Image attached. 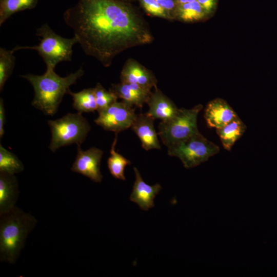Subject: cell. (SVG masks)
Wrapping results in <instances>:
<instances>
[{
    "mask_svg": "<svg viewBox=\"0 0 277 277\" xmlns=\"http://www.w3.org/2000/svg\"><path fill=\"white\" fill-rule=\"evenodd\" d=\"M83 51L105 67L122 52L154 37L140 11L120 0H78L63 14Z\"/></svg>",
    "mask_w": 277,
    "mask_h": 277,
    "instance_id": "obj_1",
    "label": "cell"
},
{
    "mask_svg": "<svg viewBox=\"0 0 277 277\" xmlns=\"http://www.w3.org/2000/svg\"><path fill=\"white\" fill-rule=\"evenodd\" d=\"M84 74L82 67L65 77L57 75L53 69H46L41 75L27 74L21 76L32 86L34 96L32 105L45 114L53 115L65 94Z\"/></svg>",
    "mask_w": 277,
    "mask_h": 277,
    "instance_id": "obj_2",
    "label": "cell"
},
{
    "mask_svg": "<svg viewBox=\"0 0 277 277\" xmlns=\"http://www.w3.org/2000/svg\"><path fill=\"white\" fill-rule=\"evenodd\" d=\"M37 221L30 213L15 206L0 214V261L15 264L29 233Z\"/></svg>",
    "mask_w": 277,
    "mask_h": 277,
    "instance_id": "obj_3",
    "label": "cell"
},
{
    "mask_svg": "<svg viewBox=\"0 0 277 277\" xmlns=\"http://www.w3.org/2000/svg\"><path fill=\"white\" fill-rule=\"evenodd\" d=\"M40 43L34 46H16L13 51L30 49L36 51L46 65V69H55L57 64L72 60L73 47L78 43L75 37L67 38L57 34L47 24L36 30Z\"/></svg>",
    "mask_w": 277,
    "mask_h": 277,
    "instance_id": "obj_4",
    "label": "cell"
},
{
    "mask_svg": "<svg viewBox=\"0 0 277 277\" xmlns=\"http://www.w3.org/2000/svg\"><path fill=\"white\" fill-rule=\"evenodd\" d=\"M51 137L49 148L52 152L73 144L80 145L85 140L91 127L82 113H67L63 117L49 120Z\"/></svg>",
    "mask_w": 277,
    "mask_h": 277,
    "instance_id": "obj_5",
    "label": "cell"
},
{
    "mask_svg": "<svg viewBox=\"0 0 277 277\" xmlns=\"http://www.w3.org/2000/svg\"><path fill=\"white\" fill-rule=\"evenodd\" d=\"M202 108L201 104L191 109L179 108L172 118L161 121L157 133L163 143L168 147L199 132L197 117Z\"/></svg>",
    "mask_w": 277,
    "mask_h": 277,
    "instance_id": "obj_6",
    "label": "cell"
},
{
    "mask_svg": "<svg viewBox=\"0 0 277 277\" xmlns=\"http://www.w3.org/2000/svg\"><path fill=\"white\" fill-rule=\"evenodd\" d=\"M170 156L178 157L185 168L195 167L220 151V148L200 132L167 147Z\"/></svg>",
    "mask_w": 277,
    "mask_h": 277,
    "instance_id": "obj_7",
    "label": "cell"
},
{
    "mask_svg": "<svg viewBox=\"0 0 277 277\" xmlns=\"http://www.w3.org/2000/svg\"><path fill=\"white\" fill-rule=\"evenodd\" d=\"M136 115L132 106L123 101H117L98 112L94 122L105 130L118 133L131 128Z\"/></svg>",
    "mask_w": 277,
    "mask_h": 277,
    "instance_id": "obj_8",
    "label": "cell"
},
{
    "mask_svg": "<svg viewBox=\"0 0 277 277\" xmlns=\"http://www.w3.org/2000/svg\"><path fill=\"white\" fill-rule=\"evenodd\" d=\"M77 151L71 171L82 174L94 182H101L103 175L100 170V166L103 151L95 147L84 151L81 149L80 145H77Z\"/></svg>",
    "mask_w": 277,
    "mask_h": 277,
    "instance_id": "obj_9",
    "label": "cell"
},
{
    "mask_svg": "<svg viewBox=\"0 0 277 277\" xmlns=\"http://www.w3.org/2000/svg\"><path fill=\"white\" fill-rule=\"evenodd\" d=\"M121 82L138 84L151 90L157 87L153 73L134 58H128L121 72Z\"/></svg>",
    "mask_w": 277,
    "mask_h": 277,
    "instance_id": "obj_10",
    "label": "cell"
},
{
    "mask_svg": "<svg viewBox=\"0 0 277 277\" xmlns=\"http://www.w3.org/2000/svg\"><path fill=\"white\" fill-rule=\"evenodd\" d=\"M238 116L227 102L220 98L210 101L205 108L204 113L207 126L216 129L224 127Z\"/></svg>",
    "mask_w": 277,
    "mask_h": 277,
    "instance_id": "obj_11",
    "label": "cell"
},
{
    "mask_svg": "<svg viewBox=\"0 0 277 277\" xmlns=\"http://www.w3.org/2000/svg\"><path fill=\"white\" fill-rule=\"evenodd\" d=\"M135 180L130 195L131 202L137 204L142 210L147 211L154 206V199L162 189L160 184L150 185L146 183L136 167L133 168Z\"/></svg>",
    "mask_w": 277,
    "mask_h": 277,
    "instance_id": "obj_12",
    "label": "cell"
},
{
    "mask_svg": "<svg viewBox=\"0 0 277 277\" xmlns=\"http://www.w3.org/2000/svg\"><path fill=\"white\" fill-rule=\"evenodd\" d=\"M154 121L146 113H140L136 115L131 127L140 140L142 147L147 151L153 149H161V148L158 133L154 126Z\"/></svg>",
    "mask_w": 277,
    "mask_h": 277,
    "instance_id": "obj_13",
    "label": "cell"
},
{
    "mask_svg": "<svg viewBox=\"0 0 277 277\" xmlns=\"http://www.w3.org/2000/svg\"><path fill=\"white\" fill-rule=\"evenodd\" d=\"M149 109L148 116L154 119L165 121L174 116L179 108L157 87L152 91L146 102Z\"/></svg>",
    "mask_w": 277,
    "mask_h": 277,
    "instance_id": "obj_14",
    "label": "cell"
},
{
    "mask_svg": "<svg viewBox=\"0 0 277 277\" xmlns=\"http://www.w3.org/2000/svg\"><path fill=\"white\" fill-rule=\"evenodd\" d=\"M109 90L128 105L140 108L146 103L152 92L138 84L122 82L112 84Z\"/></svg>",
    "mask_w": 277,
    "mask_h": 277,
    "instance_id": "obj_15",
    "label": "cell"
},
{
    "mask_svg": "<svg viewBox=\"0 0 277 277\" xmlns=\"http://www.w3.org/2000/svg\"><path fill=\"white\" fill-rule=\"evenodd\" d=\"M18 196V184L14 174L0 171V214L14 207Z\"/></svg>",
    "mask_w": 277,
    "mask_h": 277,
    "instance_id": "obj_16",
    "label": "cell"
},
{
    "mask_svg": "<svg viewBox=\"0 0 277 277\" xmlns=\"http://www.w3.org/2000/svg\"><path fill=\"white\" fill-rule=\"evenodd\" d=\"M246 130V126L238 116L224 127L216 129V132L224 148L230 151Z\"/></svg>",
    "mask_w": 277,
    "mask_h": 277,
    "instance_id": "obj_17",
    "label": "cell"
},
{
    "mask_svg": "<svg viewBox=\"0 0 277 277\" xmlns=\"http://www.w3.org/2000/svg\"><path fill=\"white\" fill-rule=\"evenodd\" d=\"M67 93L72 97L73 106L78 112H92L97 111L93 88L84 89L78 92H71L70 89Z\"/></svg>",
    "mask_w": 277,
    "mask_h": 277,
    "instance_id": "obj_18",
    "label": "cell"
},
{
    "mask_svg": "<svg viewBox=\"0 0 277 277\" xmlns=\"http://www.w3.org/2000/svg\"><path fill=\"white\" fill-rule=\"evenodd\" d=\"M38 0H0V26L14 13L34 8Z\"/></svg>",
    "mask_w": 277,
    "mask_h": 277,
    "instance_id": "obj_19",
    "label": "cell"
},
{
    "mask_svg": "<svg viewBox=\"0 0 277 277\" xmlns=\"http://www.w3.org/2000/svg\"><path fill=\"white\" fill-rule=\"evenodd\" d=\"M207 16L197 1L192 3L178 4L175 20L186 23L201 21Z\"/></svg>",
    "mask_w": 277,
    "mask_h": 277,
    "instance_id": "obj_20",
    "label": "cell"
},
{
    "mask_svg": "<svg viewBox=\"0 0 277 277\" xmlns=\"http://www.w3.org/2000/svg\"><path fill=\"white\" fill-rule=\"evenodd\" d=\"M117 133L112 142L110 150V156L107 160V166L111 174L115 178L123 181L126 180L124 170L126 166L130 165L131 162L115 150L117 140Z\"/></svg>",
    "mask_w": 277,
    "mask_h": 277,
    "instance_id": "obj_21",
    "label": "cell"
},
{
    "mask_svg": "<svg viewBox=\"0 0 277 277\" xmlns=\"http://www.w3.org/2000/svg\"><path fill=\"white\" fill-rule=\"evenodd\" d=\"M24 167L20 160L12 152L0 145V171L15 174L22 172Z\"/></svg>",
    "mask_w": 277,
    "mask_h": 277,
    "instance_id": "obj_22",
    "label": "cell"
},
{
    "mask_svg": "<svg viewBox=\"0 0 277 277\" xmlns=\"http://www.w3.org/2000/svg\"><path fill=\"white\" fill-rule=\"evenodd\" d=\"M13 50L0 48V90L11 76L14 68L15 57Z\"/></svg>",
    "mask_w": 277,
    "mask_h": 277,
    "instance_id": "obj_23",
    "label": "cell"
},
{
    "mask_svg": "<svg viewBox=\"0 0 277 277\" xmlns=\"http://www.w3.org/2000/svg\"><path fill=\"white\" fill-rule=\"evenodd\" d=\"M98 112L103 110L117 101L118 97L111 91L107 90L99 83L93 88Z\"/></svg>",
    "mask_w": 277,
    "mask_h": 277,
    "instance_id": "obj_24",
    "label": "cell"
},
{
    "mask_svg": "<svg viewBox=\"0 0 277 277\" xmlns=\"http://www.w3.org/2000/svg\"><path fill=\"white\" fill-rule=\"evenodd\" d=\"M141 7L148 15L171 21L165 10L156 0H138Z\"/></svg>",
    "mask_w": 277,
    "mask_h": 277,
    "instance_id": "obj_25",
    "label": "cell"
},
{
    "mask_svg": "<svg viewBox=\"0 0 277 277\" xmlns=\"http://www.w3.org/2000/svg\"><path fill=\"white\" fill-rule=\"evenodd\" d=\"M167 12L171 21L175 20V13L178 5L176 0H156Z\"/></svg>",
    "mask_w": 277,
    "mask_h": 277,
    "instance_id": "obj_26",
    "label": "cell"
},
{
    "mask_svg": "<svg viewBox=\"0 0 277 277\" xmlns=\"http://www.w3.org/2000/svg\"><path fill=\"white\" fill-rule=\"evenodd\" d=\"M207 15L211 13L215 9L217 0H196Z\"/></svg>",
    "mask_w": 277,
    "mask_h": 277,
    "instance_id": "obj_27",
    "label": "cell"
},
{
    "mask_svg": "<svg viewBox=\"0 0 277 277\" xmlns=\"http://www.w3.org/2000/svg\"><path fill=\"white\" fill-rule=\"evenodd\" d=\"M6 121L4 101L2 98L0 99V138L2 139L4 134V126Z\"/></svg>",
    "mask_w": 277,
    "mask_h": 277,
    "instance_id": "obj_28",
    "label": "cell"
},
{
    "mask_svg": "<svg viewBox=\"0 0 277 277\" xmlns=\"http://www.w3.org/2000/svg\"><path fill=\"white\" fill-rule=\"evenodd\" d=\"M178 4H183L189 3H192L196 0H176Z\"/></svg>",
    "mask_w": 277,
    "mask_h": 277,
    "instance_id": "obj_29",
    "label": "cell"
},
{
    "mask_svg": "<svg viewBox=\"0 0 277 277\" xmlns=\"http://www.w3.org/2000/svg\"><path fill=\"white\" fill-rule=\"evenodd\" d=\"M120 1H124V2H127L130 3L133 0H120Z\"/></svg>",
    "mask_w": 277,
    "mask_h": 277,
    "instance_id": "obj_30",
    "label": "cell"
}]
</instances>
